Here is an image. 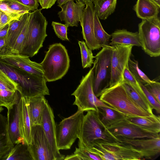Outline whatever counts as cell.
I'll return each instance as SVG.
<instances>
[{
  "label": "cell",
  "mask_w": 160,
  "mask_h": 160,
  "mask_svg": "<svg viewBox=\"0 0 160 160\" xmlns=\"http://www.w3.org/2000/svg\"><path fill=\"white\" fill-rule=\"evenodd\" d=\"M12 9L25 14L32 11L29 7L14 0H3Z\"/></svg>",
  "instance_id": "38"
},
{
  "label": "cell",
  "mask_w": 160,
  "mask_h": 160,
  "mask_svg": "<svg viewBox=\"0 0 160 160\" xmlns=\"http://www.w3.org/2000/svg\"><path fill=\"white\" fill-rule=\"evenodd\" d=\"M107 128L115 137H122L134 139L160 137V133L152 132L131 122L126 118Z\"/></svg>",
  "instance_id": "13"
},
{
  "label": "cell",
  "mask_w": 160,
  "mask_h": 160,
  "mask_svg": "<svg viewBox=\"0 0 160 160\" xmlns=\"http://www.w3.org/2000/svg\"><path fill=\"white\" fill-rule=\"evenodd\" d=\"M94 25L95 36L101 47L110 46L111 35L108 33L104 30L95 12L94 16Z\"/></svg>",
  "instance_id": "31"
},
{
  "label": "cell",
  "mask_w": 160,
  "mask_h": 160,
  "mask_svg": "<svg viewBox=\"0 0 160 160\" xmlns=\"http://www.w3.org/2000/svg\"><path fill=\"white\" fill-rule=\"evenodd\" d=\"M0 10L14 20L18 19L24 14L12 9L3 0H0Z\"/></svg>",
  "instance_id": "39"
},
{
  "label": "cell",
  "mask_w": 160,
  "mask_h": 160,
  "mask_svg": "<svg viewBox=\"0 0 160 160\" xmlns=\"http://www.w3.org/2000/svg\"><path fill=\"white\" fill-rule=\"evenodd\" d=\"M109 45H132L141 47L138 32H132L125 29H117L112 33Z\"/></svg>",
  "instance_id": "21"
},
{
  "label": "cell",
  "mask_w": 160,
  "mask_h": 160,
  "mask_svg": "<svg viewBox=\"0 0 160 160\" xmlns=\"http://www.w3.org/2000/svg\"><path fill=\"white\" fill-rule=\"evenodd\" d=\"M0 72L16 83L21 96L28 98L49 95L43 76L28 73L0 61Z\"/></svg>",
  "instance_id": "1"
},
{
  "label": "cell",
  "mask_w": 160,
  "mask_h": 160,
  "mask_svg": "<svg viewBox=\"0 0 160 160\" xmlns=\"http://www.w3.org/2000/svg\"><path fill=\"white\" fill-rule=\"evenodd\" d=\"M95 12L92 2L86 5L80 21L83 38L88 47L92 50L101 48L95 37L94 29V19Z\"/></svg>",
  "instance_id": "15"
},
{
  "label": "cell",
  "mask_w": 160,
  "mask_h": 160,
  "mask_svg": "<svg viewBox=\"0 0 160 160\" xmlns=\"http://www.w3.org/2000/svg\"><path fill=\"white\" fill-rule=\"evenodd\" d=\"M116 138L117 141L130 144L140 151L145 159H154L160 155V137L134 139L122 137Z\"/></svg>",
  "instance_id": "16"
},
{
  "label": "cell",
  "mask_w": 160,
  "mask_h": 160,
  "mask_svg": "<svg viewBox=\"0 0 160 160\" xmlns=\"http://www.w3.org/2000/svg\"><path fill=\"white\" fill-rule=\"evenodd\" d=\"M42 61L40 63L48 82L55 81L61 79L68 72L70 60L67 50L60 43L49 46Z\"/></svg>",
  "instance_id": "2"
},
{
  "label": "cell",
  "mask_w": 160,
  "mask_h": 160,
  "mask_svg": "<svg viewBox=\"0 0 160 160\" xmlns=\"http://www.w3.org/2000/svg\"><path fill=\"white\" fill-rule=\"evenodd\" d=\"M112 52V46L103 47L95 57V59L93 66V89L94 93L98 97L109 85Z\"/></svg>",
  "instance_id": "8"
},
{
  "label": "cell",
  "mask_w": 160,
  "mask_h": 160,
  "mask_svg": "<svg viewBox=\"0 0 160 160\" xmlns=\"http://www.w3.org/2000/svg\"><path fill=\"white\" fill-rule=\"evenodd\" d=\"M2 12H1L0 10V17H1V14L2 13Z\"/></svg>",
  "instance_id": "52"
},
{
  "label": "cell",
  "mask_w": 160,
  "mask_h": 160,
  "mask_svg": "<svg viewBox=\"0 0 160 160\" xmlns=\"http://www.w3.org/2000/svg\"><path fill=\"white\" fill-rule=\"evenodd\" d=\"M112 46L111 58V77L109 87L121 83L126 68L128 67L132 45L116 44Z\"/></svg>",
  "instance_id": "11"
},
{
  "label": "cell",
  "mask_w": 160,
  "mask_h": 160,
  "mask_svg": "<svg viewBox=\"0 0 160 160\" xmlns=\"http://www.w3.org/2000/svg\"><path fill=\"white\" fill-rule=\"evenodd\" d=\"M152 108L155 110L157 113H160V103H159L148 91L143 85L140 84Z\"/></svg>",
  "instance_id": "41"
},
{
  "label": "cell",
  "mask_w": 160,
  "mask_h": 160,
  "mask_svg": "<svg viewBox=\"0 0 160 160\" xmlns=\"http://www.w3.org/2000/svg\"><path fill=\"white\" fill-rule=\"evenodd\" d=\"M38 2L40 3L42 0H38Z\"/></svg>",
  "instance_id": "51"
},
{
  "label": "cell",
  "mask_w": 160,
  "mask_h": 160,
  "mask_svg": "<svg viewBox=\"0 0 160 160\" xmlns=\"http://www.w3.org/2000/svg\"><path fill=\"white\" fill-rule=\"evenodd\" d=\"M144 85L156 100L160 103V83L159 82L154 80L153 82L146 84Z\"/></svg>",
  "instance_id": "40"
},
{
  "label": "cell",
  "mask_w": 160,
  "mask_h": 160,
  "mask_svg": "<svg viewBox=\"0 0 160 160\" xmlns=\"http://www.w3.org/2000/svg\"><path fill=\"white\" fill-rule=\"evenodd\" d=\"M158 5H160V0H152Z\"/></svg>",
  "instance_id": "49"
},
{
  "label": "cell",
  "mask_w": 160,
  "mask_h": 160,
  "mask_svg": "<svg viewBox=\"0 0 160 160\" xmlns=\"http://www.w3.org/2000/svg\"><path fill=\"white\" fill-rule=\"evenodd\" d=\"M42 8L29 13L28 25L24 45L20 55L32 57L42 47L47 36L48 22L41 12Z\"/></svg>",
  "instance_id": "4"
},
{
  "label": "cell",
  "mask_w": 160,
  "mask_h": 160,
  "mask_svg": "<svg viewBox=\"0 0 160 160\" xmlns=\"http://www.w3.org/2000/svg\"><path fill=\"white\" fill-rule=\"evenodd\" d=\"M0 61L28 73L44 76V71L41 65L31 61L29 57L19 54H12L0 58Z\"/></svg>",
  "instance_id": "19"
},
{
  "label": "cell",
  "mask_w": 160,
  "mask_h": 160,
  "mask_svg": "<svg viewBox=\"0 0 160 160\" xmlns=\"http://www.w3.org/2000/svg\"><path fill=\"white\" fill-rule=\"evenodd\" d=\"M85 4L76 1H68L60 7L61 11L58 13L61 21H64L68 27H77L80 22Z\"/></svg>",
  "instance_id": "18"
},
{
  "label": "cell",
  "mask_w": 160,
  "mask_h": 160,
  "mask_svg": "<svg viewBox=\"0 0 160 160\" xmlns=\"http://www.w3.org/2000/svg\"><path fill=\"white\" fill-rule=\"evenodd\" d=\"M117 0H95L92 2L99 19L105 20L115 11Z\"/></svg>",
  "instance_id": "28"
},
{
  "label": "cell",
  "mask_w": 160,
  "mask_h": 160,
  "mask_svg": "<svg viewBox=\"0 0 160 160\" xmlns=\"http://www.w3.org/2000/svg\"><path fill=\"white\" fill-rule=\"evenodd\" d=\"M131 122L154 133H160V118L154 114L147 117H128Z\"/></svg>",
  "instance_id": "25"
},
{
  "label": "cell",
  "mask_w": 160,
  "mask_h": 160,
  "mask_svg": "<svg viewBox=\"0 0 160 160\" xmlns=\"http://www.w3.org/2000/svg\"><path fill=\"white\" fill-rule=\"evenodd\" d=\"M89 149L101 160H139L144 158L142 152L133 146L118 141L97 140Z\"/></svg>",
  "instance_id": "5"
},
{
  "label": "cell",
  "mask_w": 160,
  "mask_h": 160,
  "mask_svg": "<svg viewBox=\"0 0 160 160\" xmlns=\"http://www.w3.org/2000/svg\"><path fill=\"white\" fill-rule=\"evenodd\" d=\"M52 25L55 34L59 38L63 41H69L67 36L68 27L66 24L53 21Z\"/></svg>",
  "instance_id": "37"
},
{
  "label": "cell",
  "mask_w": 160,
  "mask_h": 160,
  "mask_svg": "<svg viewBox=\"0 0 160 160\" xmlns=\"http://www.w3.org/2000/svg\"><path fill=\"white\" fill-rule=\"evenodd\" d=\"M57 0H42L40 3L42 9H48L50 8Z\"/></svg>",
  "instance_id": "45"
},
{
  "label": "cell",
  "mask_w": 160,
  "mask_h": 160,
  "mask_svg": "<svg viewBox=\"0 0 160 160\" xmlns=\"http://www.w3.org/2000/svg\"><path fill=\"white\" fill-rule=\"evenodd\" d=\"M28 99V111L32 126L41 125L45 104L47 100L44 96Z\"/></svg>",
  "instance_id": "22"
},
{
  "label": "cell",
  "mask_w": 160,
  "mask_h": 160,
  "mask_svg": "<svg viewBox=\"0 0 160 160\" xmlns=\"http://www.w3.org/2000/svg\"><path fill=\"white\" fill-rule=\"evenodd\" d=\"M9 23L8 24L0 29V38H5L8 32Z\"/></svg>",
  "instance_id": "46"
},
{
  "label": "cell",
  "mask_w": 160,
  "mask_h": 160,
  "mask_svg": "<svg viewBox=\"0 0 160 160\" xmlns=\"http://www.w3.org/2000/svg\"><path fill=\"white\" fill-rule=\"evenodd\" d=\"M121 84L133 102L151 115L154 114L153 109L149 102L144 99L129 83L123 81Z\"/></svg>",
  "instance_id": "30"
},
{
  "label": "cell",
  "mask_w": 160,
  "mask_h": 160,
  "mask_svg": "<svg viewBox=\"0 0 160 160\" xmlns=\"http://www.w3.org/2000/svg\"><path fill=\"white\" fill-rule=\"evenodd\" d=\"M93 67L85 76H82L79 84L71 94L75 97L73 105L77 106L78 110L83 112L92 110L98 112V108L100 107L115 110L95 95L93 89Z\"/></svg>",
  "instance_id": "7"
},
{
  "label": "cell",
  "mask_w": 160,
  "mask_h": 160,
  "mask_svg": "<svg viewBox=\"0 0 160 160\" xmlns=\"http://www.w3.org/2000/svg\"><path fill=\"white\" fill-rule=\"evenodd\" d=\"M28 18L29 17L21 33L17 39L12 49L13 53L14 54L20 55L23 48L28 27Z\"/></svg>",
  "instance_id": "36"
},
{
  "label": "cell",
  "mask_w": 160,
  "mask_h": 160,
  "mask_svg": "<svg viewBox=\"0 0 160 160\" xmlns=\"http://www.w3.org/2000/svg\"><path fill=\"white\" fill-rule=\"evenodd\" d=\"M72 0H76L78 1H79V0H58L57 2L58 6L59 7H60L61 6L65 4L67 2Z\"/></svg>",
  "instance_id": "47"
},
{
  "label": "cell",
  "mask_w": 160,
  "mask_h": 160,
  "mask_svg": "<svg viewBox=\"0 0 160 160\" xmlns=\"http://www.w3.org/2000/svg\"><path fill=\"white\" fill-rule=\"evenodd\" d=\"M141 47L151 57L160 55V20L159 17L142 19L138 24Z\"/></svg>",
  "instance_id": "9"
},
{
  "label": "cell",
  "mask_w": 160,
  "mask_h": 160,
  "mask_svg": "<svg viewBox=\"0 0 160 160\" xmlns=\"http://www.w3.org/2000/svg\"><path fill=\"white\" fill-rule=\"evenodd\" d=\"M14 146L9 135L7 117L0 113V160L7 155Z\"/></svg>",
  "instance_id": "26"
},
{
  "label": "cell",
  "mask_w": 160,
  "mask_h": 160,
  "mask_svg": "<svg viewBox=\"0 0 160 160\" xmlns=\"http://www.w3.org/2000/svg\"><path fill=\"white\" fill-rule=\"evenodd\" d=\"M13 20L14 19L2 12L0 18V29Z\"/></svg>",
  "instance_id": "44"
},
{
  "label": "cell",
  "mask_w": 160,
  "mask_h": 160,
  "mask_svg": "<svg viewBox=\"0 0 160 160\" xmlns=\"http://www.w3.org/2000/svg\"><path fill=\"white\" fill-rule=\"evenodd\" d=\"M5 38H0V58L6 55L14 54L12 49L6 43Z\"/></svg>",
  "instance_id": "42"
},
{
  "label": "cell",
  "mask_w": 160,
  "mask_h": 160,
  "mask_svg": "<svg viewBox=\"0 0 160 160\" xmlns=\"http://www.w3.org/2000/svg\"><path fill=\"white\" fill-rule=\"evenodd\" d=\"M21 97L19 101L8 109L7 128L10 140L14 144L26 143L22 133L20 121Z\"/></svg>",
  "instance_id": "17"
},
{
  "label": "cell",
  "mask_w": 160,
  "mask_h": 160,
  "mask_svg": "<svg viewBox=\"0 0 160 160\" xmlns=\"http://www.w3.org/2000/svg\"><path fill=\"white\" fill-rule=\"evenodd\" d=\"M82 62V66L83 68H90L93 63V59L95 57L93 56L92 50L87 46L83 41H79Z\"/></svg>",
  "instance_id": "34"
},
{
  "label": "cell",
  "mask_w": 160,
  "mask_h": 160,
  "mask_svg": "<svg viewBox=\"0 0 160 160\" xmlns=\"http://www.w3.org/2000/svg\"><path fill=\"white\" fill-rule=\"evenodd\" d=\"M74 153L77 156L79 160H101L91 149L83 147L78 146V148H76Z\"/></svg>",
  "instance_id": "35"
},
{
  "label": "cell",
  "mask_w": 160,
  "mask_h": 160,
  "mask_svg": "<svg viewBox=\"0 0 160 160\" xmlns=\"http://www.w3.org/2000/svg\"><path fill=\"white\" fill-rule=\"evenodd\" d=\"M99 97L104 103L127 117L151 115L132 101L121 83L106 88Z\"/></svg>",
  "instance_id": "3"
},
{
  "label": "cell",
  "mask_w": 160,
  "mask_h": 160,
  "mask_svg": "<svg viewBox=\"0 0 160 160\" xmlns=\"http://www.w3.org/2000/svg\"><path fill=\"white\" fill-rule=\"evenodd\" d=\"M29 12L24 14L18 19L11 21L9 23L5 39L7 44L12 49L28 20Z\"/></svg>",
  "instance_id": "24"
},
{
  "label": "cell",
  "mask_w": 160,
  "mask_h": 160,
  "mask_svg": "<svg viewBox=\"0 0 160 160\" xmlns=\"http://www.w3.org/2000/svg\"><path fill=\"white\" fill-rule=\"evenodd\" d=\"M98 112L101 122L107 127L127 117L116 110L104 107H98Z\"/></svg>",
  "instance_id": "27"
},
{
  "label": "cell",
  "mask_w": 160,
  "mask_h": 160,
  "mask_svg": "<svg viewBox=\"0 0 160 160\" xmlns=\"http://www.w3.org/2000/svg\"><path fill=\"white\" fill-rule=\"evenodd\" d=\"M160 8V5L152 0H137L133 6L137 16L142 20L158 17Z\"/></svg>",
  "instance_id": "20"
},
{
  "label": "cell",
  "mask_w": 160,
  "mask_h": 160,
  "mask_svg": "<svg viewBox=\"0 0 160 160\" xmlns=\"http://www.w3.org/2000/svg\"><path fill=\"white\" fill-rule=\"evenodd\" d=\"M32 160H55L52 152L41 125L31 127V141L28 145Z\"/></svg>",
  "instance_id": "12"
},
{
  "label": "cell",
  "mask_w": 160,
  "mask_h": 160,
  "mask_svg": "<svg viewBox=\"0 0 160 160\" xmlns=\"http://www.w3.org/2000/svg\"><path fill=\"white\" fill-rule=\"evenodd\" d=\"M95 0H79V2L85 4V5L91 2H93Z\"/></svg>",
  "instance_id": "48"
},
{
  "label": "cell",
  "mask_w": 160,
  "mask_h": 160,
  "mask_svg": "<svg viewBox=\"0 0 160 160\" xmlns=\"http://www.w3.org/2000/svg\"><path fill=\"white\" fill-rule=\"evenodd\" d=\"M84 112L78 110L74 114L65 118L56 127V140L58 149H70L80 134Z\"/></svg>",
  "instance_id": "10"
},
{
  "label": "cell",
  "mask_w": 160,
  "mask_h": 160,
  "mask_svg": "<svg viewBox=\"0 0 160 160\" xmlns=\"http://www.w3.org/2000/svg\"><path fill=\"white\" fill-rule=\"evenodd\" d=\"M78 138V146L88 148H91L93 142L97 140L117 141L101 122L98 112L92 110L87 111L84 115Z\"/></svg>",
  "instance_id": "6"
},
{
  "label": "cell",
  "mask_w": 160,
  "mask_h": 160,
  "mask_svg": "<svg viewBox=\"0 0 160 160\" xmlns=\"http://www.w3.org/2000/svg\"><path fill=\"white\" fill-rule=\"evenodd\" d=\"M128 67L131 73L140 84L144 85L153 81L154 80H150L139 68L138 62L137 60L130 58Z\"/></svg>",
  "instance_id": "33"
},
{
  "label": "cell",
  "mask_w": 160,
  "mask_h": 160,
  "mask_svg": "<svg viewBox=\"0 0 160 160\" xmlns=\"http://www.w3.org/2000/svg\"><path fill=\"white\" fill-rule=\"evenodd\" d=\"M20 106V121L23 137L28 144L31 141V127L30 119L28 111V99L21 96Z\"/></svg>",
  "instance_id": "23"
},
{
  "label": "cell",
  "mask_w": 160,
  "mask_h": 160,
  "mask_svg": "<svg viewBox=\"0 0 160 160\" xmlns=\"http://www.w3.org/2000/svg\"><path fill=\"white\" fill-rule=\"evenodd\" d=\"M29 7L32 11L37 10L39 6L38 0H14Z\"/></svg>",
  "instance_id": "43"
},
{
  "label": "cell",
  "mask_w": 160,
  "mask_h": 160,
  "mask_svg": "<svg viewBox=\"0 0 160 160\" xmlns=\"http://www.w3.org/2000/svg\"><path fill=\"white\" fill-rule=\"evenodd\" d=\"M21 97L20 93L18 90H0V106L8 109L18 102Z\"/></svg>",
  "instance_id": "32"
},
{
  "label": "cell",
  "mask_w": 160,
  "mask_h": 160,
  "mask_svg": "<svg viewBox=\"0 0 160 160\" xmlns=\"http://www.w3.org/2000/svg\"><path fill=\"white\" fill-rule=\"evenodd\" d=\"M41 125L48 141L55 160H64L65 156L60 153L56 140V126L53 111L47 100L45 104Z\"/></svg>",
  "instance_id": "14"
},
{
  "label": "cell",
  "mask_w": 160,
  "mask_h": 160,
  "mask_svg": "<svg viewBox=\"0 0 160 160\" xmlns=\"http://www.w3.org/2000/svg\"><path fill=\"white\" fill-rule=\"evenodd\" d=\"M3 110V108L2 107L0 106V113Z\"/></svg>",
  "instance_id": "50"
},
{
  "label": "cell",
  "mask_w": 160,
  "mask_h": 160,
  "mask_svg": "<svg viewBox=\"0 0 160 160\" xmlns=\"http://www.w3.org/2000/svg\"><path fill=\"white\" fill-rule=\"evenodd\" d=\"M1 160H32L28 145L26 143L14 145Z\"/></svg>",
  "instance_id": "29"
}]
</instances>
